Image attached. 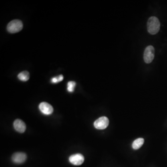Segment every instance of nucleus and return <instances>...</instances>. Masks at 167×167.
Masks as SVG:
<instances>
[{
  "instance_id": "7ed1b4c3",
  "label": "nucleus",
  "mask_w": 167,
  "mask_h": 167,
  "mask_svg": "<svg viewBox=\"0 0 167 167\" xmlns=\"http://www.w3.org/2000/svg\"><path fill=\"white\" fill-rule=\"evenodd\" d=\"M155 49L152 46H147L144 50V59L146 63L150 64L154 60Z\"/></svg>"
},
{
  "instance_id": "9d476101",
  "label": "nucleus",
  "mask_w": 167,
  "mask_h": 167,
  "mask_svg": "<svg viewBox=\"0 0 167 167\" xmlns=\"http://www.w3.org/2000/svg\"><path fill=\"white\" fill-rule=\"evenodd\" d=\"M30 73L27 71H23L20 72L18 75V78L20 80L22 81H27L30 78Z\"/></svg>"
},
{
  "instance_id": "0eeeda50",
  "label": "nucleus",
  "mask_w": 167,
  "mask_h": 167,
  "mask_svg": "<svg viewBox=\"0 0 167 167\" xmlns=\"http://www.w3.org/2000/svg\"><path fill=\"white\" fill-rule=\"evenodd\" d=\"M40 111L45 115H49L51 114L54 111V108L51 105L48 103L42 102L40 104Z\"/></svg>"
},
{
  "instance_id": "39448f33",
  "label": "nucleus",
  "mask_w": 167,
  "mask_h": 167,
  "mask_svg": "<svg viewBox=\"0 0 167 167\" xmlns=\"http://www.w3.org/2000/svg\"><path fill=\"white\" fill-rule=\"evenodd\" d=\"M84 157L81 154H74L71 156L69 158L70 162L76 166L82 164L84 162Z\"/></svg>"
},
{
  "instance_id": "f8f14e48",
  "label": "nucleus",
  "mask_w": 167,
  "mask_h": 167,
  "mask_svg": "<svg viewBox=\"0 0 167 167\" xmlns=\"http://www.w3.org/2000/svg\"><path fill=\"white\" fill-rule=\"evenodd\" d=\"M64 77L62 75H60L57 76V77H54L51 79L52 83H54V84H56V83H59V82H61V81L63 80Z\"/></svg>"
},
{
  "instance_id": "1a4fd4ad",
  "label": "nucleus",
  "mask_w": 167,
  "mask_h": 167,
  "mask_svg": "<svg viewBox=\"0 0 167 167\" xmlns=\"http://www.w3.org/2000/svg\"><path fill=\"white\" fill-rule=\"evenodd\" d=\"M144 139L142 138H139L136 139L133 142L132 144V148L134 150H138L144 144Z\"/></svg>"
},
{
  "instance_id": "20e7f679",
  "label": "nucleus",
  "mask_w": 167,
  "mask_h": 167,
  "mask_svg": "<svg viewBox=\"0 0 167 167\" xmlns=\"http://www.w3.org/2000/svg\"><path fill=\"white\" fill-rule=\"evenodd\" d=\"M109 120L106 117H102L98 118L94 122V126L97 129H104L108 127Z\"/></svg>"
},
{
  "instance_id": "9b49d317",
  "label": "nucleus",
  "mask_w": 167,
  "mask_h": 167,
  "mask_svg": "<svg viewBox=\"0 0 167 167\" xmlns=\"http://www.w3.org/2000/svg\"><path fill=\"white\" fill-rule=\"evenodd\" d=\"M75 82L74 81H69L67 84V91L70 93H72L74 91L76 86Z\"/></svg>"
},
{
  "instance_id": "f03ea898",
  "label": "nucleus",
  "mask_w": 167,
  "mask_h": 167,
  "mask_svg": "<svg viewBox=\"0 0 167 167\" xmlns=\"http://www.w3.org/2000/svg\"><path fill=\"white\" fill-rule=\"evenodd\" d=\"M23 28V23L19 20H14L10 21L7 26V30L9 33H18Z\"/></svg>"
},
{
  "instance_id": "6e6552de",
  "label": "nucleus",
  "mask_w": 167,
  "mask_h": 167,
  "mask_svg": "<svg viewBox=\"0 0 167 167\" xmlns=\"http://www.w3.org/2000/svg\"><path fill=\"white\" fill-rule=\"evenodd\" d=\"M13 127L17 131L23 133L26 129V125L21 120L16 119L13 122Z\"/></svg>"
},
{
  "instance_id": "423d86ee",
  "label": "nucleus",
  "mask_w": 167,
  "mask_h": 167,
  "mask_svg": "<svg viewBox=\"0 0 167 167\" xmlns=\"http://www.w3.org/2000/svg\"><path fill=\"white\" fill-rule=\"evenodd\" d=\"M27 158V155L24 153L17 152L13 155L12 160L16 164H23Z\"/></svg>"
},
{
  "instance_id": "f257e3e1",
  "label": "nucleus",
  "mask_w": 167,
  "mask_h": 167,
  "mask_svg": "<svg viewBox=\"0 0 167 167\" xmlns=\"http://www.w3.org/2000/svg\"><path fill=\"white\" fill-rule=\"evenodd\" d=\"M147 26L148 32L152 35H154L156 34L160 30V21L157 17L151 16L148 21Z\"/></svg>"
}]
</instances>
